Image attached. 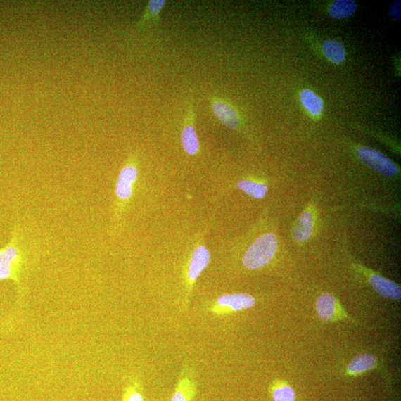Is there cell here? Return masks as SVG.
<instances>
[{"mask_svg":"<svg viewBox=\"0 0 401 401\" xmlns=\"http://www.w3.org/2000/svg\"><path fill=\"white\" fill-rule=\"evenodd\" d=\"M314 219L310 211H305L299 218L293 231V236L297 242H305L312 235Z\"/></svg>","mask_w":401,"mask_h":401,"instance_id":"11","label":"cell"},{"mask_svg":"<svg viewBox=\"0 0 401 401\" xmlns=\"http://www.w3.org/2000/svg\"><path fill=\"white\" fill-rule=\"evenodd\" d=\"M122 401H144L141 382L134 378L125 388Z\"/></svg>","mask_w":401,"mask_h":401,"instance_id":"19","label":"cell"},{"mask_svg":"<svg viewBox=\"0 0 401 401\" xmlns=\"http://www.w3.org/2000/svg\"><path fill=\"white\" fill-rule=\"evenodd\" d=\"M167 1L165 0H151L147 5L144 15L139 21L136 23L137 29H142L143 27L151 20L158 21L160 15L162 13Z\"/></svg>","mask_w":401,"mask_h":401,"instance_id":"16","label":"cell"},{"mask_svg":"<svg viewBox=\"0 0 401 401\" xmlns=\"http://www.w3.org/2000/svg\"><path fill=\"white\" fill-rule=\"evenodd\" d=\"M369 283L373 289L383 298L399 300L401 297L400 286L378 274H373L369 277Z\"/></svg>","mask_w":401,"mask_h":401,"instance_id":"10","label":"cell"},{"mask_svg":"<svg viewBox=\"0 0 401 401\" xmlns=\"http://www.w3.org/2000/svg\"><path fill=\"white\" fill-rule=\"evenodd\" d=\"M376 364V359L374 356L359 355L348 365V371L352 374H360L372 369Z\"/></svg>","mask_w":401,"mask_h":401,"instance_id":"17","label":"cell"},{"mask_svg":"<svg viewBox=\"0 0 401 401\" xmlns=\"http://www.w3.org/2000/svg\"><path fill=\"white\" fill-rule=\"evenodd\" d=\"M400 1H395L393 3L390 8V13L392 18L395 19H400L401 18V8Z\"/></svg>","mask_w":401,"mask_h":401,"instance_id":"21","label":"cell"},{"mask_svg":"<svg viewBox=\"0 0 401 401\" xmlns=\"http://www.w3.org/2000/svg\"><path fill=\"white\" fill-rule=\"evenodd\" d=\"M210 253L204 246H198L193 252L187 270L189 291H191L193 284L209 265Z\"/></svg>","mask_w":401,"mask_h":401,"instance_id":"9","label":"cell"},{"mask_svg":"<svg viewBox=\"0 0 401 401\" xmlns=\"http://www.w3.org/2000/svg\"><path fill=\"white\" fill-rule=\"evenodd\" d=\"M317 311L320 319L325 321H331L338 312V303L329 293L321 295L317 301Z\"/></svg>","mask_w":401,"mask_h":401,"instance_id":"12","label":"cell"},{"mask_svg":"<svg viewBox=\"0 0 401 401\" xmlns=\"http://www.w3.org/2000/svg\"><path fill=\"white\" fill-rule=\"evenodd\" d=\"M30 253L18 224L13 225L8 244L0 248V280L13 279L23 291V279L29 270Z\"/></svg>","mask_w":401,"mask_h":401,"instance_id":"1","label":"cell"},{"mask_svg":"<svg viewBox=\"0 0 401 401\" xmlns=\"http://www.w3.org/2000/svg\"><path fill=\"white\" fill-rule=\"evenodd\" d=\"M237 187L249 196L255 199L263 198L269 191L267 186L264 183H258L250 180L239 181Z\"/></svg>","mask_w":401,"mask_h":401,"instance_id":"18","label":"cell"},{"mask_svg":"<svg viewBox=\"0 0 401 401\" xmlns=\"http://www.w3.org/2000/svg\"><path fill=\"white\" fill-rule=\"evenodd\" d=\"M278 248V240L274 234H265L257 238L248 248L243 263L246 269L257 270L269 264Z\"/></svg>","mask_w":401,"mask_h":401,"instance_id":"2","label":"cell"},{"mask_svg":"<svg viewBox=\"0 0 401 401\" xmlns=\"http://www.w3.org/2000/svg\"><path fill=\"white\" fill-rule=\"evenodd\" d=\"M256 300L247 293L223 294L208 307V311L217 316H224L251 309Z\"/></svg>","mask_w":401,"mask_h":401,"instance_id":"4","label":"cell"},{"mask_svg":"<svg viewBox=\"0 0 401 401\" xmlns=\"http://www.w3.org/2000/svg\"><path fill=\"white\" fill-rule=\"evenodd\" d=\"M197 393V384L193 369L185 364L170 401H194Z\"/></svg>","mask_w":401,"mask_h":401,"instance_id":"7","label":"cell"},{"mask_svg":"<svg viewBox=\"0 0 401 401\" xmlns=\"http://www.w3.org/2000/svg\"><path fill=\"white\" fill-rule=\"evenodd\" d=\"M196 113L193 105H187V110L184 118V125L181 134L183 148L186 154L196 155L199 152V141L194 126Z\"/></svg>","mask_w":401,"mask_h":401,"instance_id":"8","label":"cell"},{"mask_svg":"<svg viewBox=\"0 0 401 401\" xmlns=\"http://www.w3.org/2000/svg\"><path fill=\"white\" fill-rule=\"evenodd\" d=\"M272 397L274 401H294L295 393L291 387L281 386L273 390Z\"/></svg>","mask_w":401,"mask_h":401,"instance_id":"20","label":"cell"},{"mask_svg":"<svg viewBox=\"0 0 401 401\" xmlns=\"http://www.w3.org/2000/svg\"><path fill=\"white\" fill-rule=\"evenodd\" d=\"M300 101L307 113L313 116H319L322 114L324 109V103L319 96L310 89H304L300 92Z\"/></svg>","mask_w":401,"mask_h":401,"instance_id":"13","label":"cell"},{"mask_svg":"<svg viewBox=\"0 0 401 401\" xmlns=\"http://www.w3.org/2000/svg\"><path fill=\"white\" fill-rule=\"evenodd\" d=\"M209 101L213 114L224 126L232 130L240 127V115L232 103L216 96H211Z\"/></svg>","mask_w":401,"mask_h":401,"instance_id":"6","label":"cell"},{"mask_svg":"<svg viewBox=\"0 0 401 401\" xmlns=\"http://www.w3.org/2000/svg\"><path fill=\"white\" fill-rule=\"evenodd\" d=\"M322 49L325 56L334 64H341L345 60V47L338 40H326L323 44Z\"/></svg>","mask_w":401,"mask_h":401,"instance_id":"15","label":"cell"},{"mask_svg":"<svg viewBox=\"0 0 401 401\" xmlns=\"http://www.w3.org/2000/svg\"><path fill=\"white\" fill-rule=\"evenodd\" d=\"M357 8L354 0H337L329 8L330 16L336 20L345 19L354 15Z\"/></svg>","mask_w":401,"mask_h":401,"instance_id":"14","label":"cell"},{"mask_svg":"<svg viewBox=\"0 0 401 401\" xmlns=\"http://www.w3.org/2000/svg\"><path fill=\"white\" fill-rule=\"evenodd\" d=\"M139 178L137 157L135 155L129 157L127 163L120 170L117 179L115 193L117 210H122L133 196L134 186Z\"/></svg>","mask_w":401,"mask_h":401,"instance_id":"3","label":"cell"},{"mask_svg":"<svg viewBox=\"0 0 401 401\" xmlns=\"http://www.w3.org/2000/svg\"><path fill=\"white\" fill-rule=\"evenodd\" d=\"M357 155L369 167L388 177H393L398 173V168L393 160L382 153L369 148L359 147Z\"/></svg>","mask_w":401,"mask_h":401,"instance_id":"5","label":"cell"}]
</instances>
